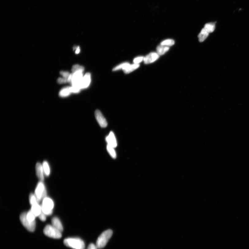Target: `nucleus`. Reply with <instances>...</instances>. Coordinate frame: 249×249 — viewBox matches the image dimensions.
Masks as SVG:
<instances>
[{"instance_id":"obj_31","label":"nucleus","mask_w":249,"mask_h":249,"mask_svg":"<svg viewBox=\"0 0 249 249\" xmlns=\"http://www.w3.org/2000/svg\"><path fill=\"white\" fill-rule=\"evenodd\" d=\"M96 245L94 244L93 243H91L88 246L86 249H98Z\"/></svg>"},{"instance_id":"obj_21","label":"nucleus","mask_w":249,"mask_h":249,"mask_svg":"<svg viewBox=\"0 0 249 249\" xmlns=\"http://www.w3.org/2000/svg\"><path fill=\"white\" fill-rule=\"evenodd\" d=\"M26 217L27 219L31 222H36L35 218H36V216L31 210L26 213Z\"/></svg>"},{"instance_id":"obj_8","label":"nucleus","mask_w":249,"mask_h":249,"mask_svg":"<svg viewBox=\"0 0 249 249\" xmlns=\"http://www.w3.org/2000/svg\"><path fill=\"white\" fill-rule=\"evenodd\" d=\"M159 57V55L157 53L151 52L146 56L143 61L145 64H150L157 60Z\"/></svg>"},{"instance_id":"obj_12","label":"nucleus","mask_w":249,"mask_h":249,"mask_svg":"<svg viewBox=\"0 0 249 249\" xmlns=\"http://www.w3.org/2000/svg\"><path fill=\"white\" fill-rule=\"evenodd\" d=\"M52 225L59 231L62 232L63 231V227L59 219L57 217H53L51 221Z\"/></svg>"},{"instance_id":"obj_17","label":"nucleus","mask_w":249,"mask_h":249,"mask_svg":"<svg viewBox=\"0 0 249 249\" xmlns=\"http://www.w3.org/2000/svg\"><path fill=\"white\" fill-rule=\"evenodd\" d=\"M140 66L139 64H129V65L127 68L123 70L125 74H128L134 70L137 69Z\"/></svg>"},{"instance_id":"obj_11","label":"nucleus","mask_w":249,"mask_h":249,"mask_svg":"<svg viewBox=\"0 0 249 249\" xmlns=\"http://www.w3.org/2000/svg\"><path fill=\"white\" fill-rule=\"evenodd\" d=\"M42 205L47 209L51 210H52L54 206L53 200L49 197H47L43 199Z\"/></svg>"},{"instance_id":"obj_29","label":"nucleus","mask_w":249,"mask_h":249,"mask_svg":"<svg viewBox=\"0 0 249 249\" xmlns=\"http://www.w3.org/2000/svg\"><path fill=\"white\" fill-rule=\"evenodd\" d=\"M144 58L142 56L138 57L134 59V64H139L143 60H144Z\"/></svg>"},{"instance_id":"obj_5","label":"nucleus","mask_w":249,"mask_h":249,"mask_svg":"<svg viewBox=\"0 0 249 249\" xmlns=\"http://www.w3.org/2000/svg\"><path fill=\"white\" fill-rule=\"evenodd\" d=\"M20 220L21 224L27 230L30 232L35 231L36 227V222H31L26 217V213H21L20 216Z\"/></svg>"},{"instance_id":"obj_18","label":"nucleus","mask_w":249,"mask_h":249,"mask_svg":"<svg viewBox=\"0 0 249 249\" xmlns=\"http://www.w3.org/2000/svg\"><path fill=\"white\" fill-rule=\"evenodd\" d=\"M71 93L70 87L64 88L61 89L59 92V95L62 97L68 96Z\"/></svg>"},{"instance_id":"obj_25","label":"nucleus","mask_w":249,"mask_h":249,"mask_svg":"<svg viewBox=\"0 0 249 249\" xmlns=\"http://www.w3.org/2000/svg\"><path fill=\"white\" fill-rule=\"evenodd\" d=\"M84 70V68L83 67L77 64L73 66L72 69L73 73L79 71L83 72Z\"/></svg>"},{"instance_id":"obj_10","label":"nucleus","mask_w":249,"mask_h":249,"mask_svg":"<svg viewBox=\"0 0 249 249\" xmlns=\"http://www.w3.org/2000/svg\"><path fill=\"white\" fill-rule=\"evenodd\" d=\"M36 171L37 176L40 181L44 180V174L42 165L40 163H37L36 166Z\"/></svg>"},{"instance_id":"obj_23","label":"nucleus","mask_w":249,"mask_h":249,"mask_svg":"<svg viewBox=\"0 0 249 249\" xmlns=\"http://www.w3.org/2000/svg\"><path fill=\"white\" fill-rule=\"evenodd\" d=\"M175 42L174 40L172 39H167L162 41L161 45L163 46H167V47H170L174 45Z\"/></svg>"},{"instance_id":"obj_9","label":"nucleus","mask_w":249,"mask_h":249,"mask_svg":"<svg viewBox=\"0 0 249 249\" xmlns=\"http://www.w3.org/2000/svg\"><path fill=\"white\" fill-rule=\"evenodd\" d=\"M105 140L108 143V145L112 146L114 148L117 147V140H116L115 135L113 132H111L106 137Z\"/></svg>"},{"instance_id":"obj_30","label":"nucleus","mask_w":249,"mask_h":249,"mask_svg":"<svg viewBox=\"0 0 249 249\" xmlns=\"http://www.w3.org/2000/svg\"><path fill=\"white\" fill-rule=\"evenodd\" d=\"M46 215L42 212L40 213V214L39 216L40 220L43 221H44L46 220Z\"/></svg>"},{"instance_id":"obj_3","label":"nucleus","mask_w":249,"mask_h":249,"mask_svg":"<svg viewBox=\"0 0 249 249\" xmlns=\"http://www.w3.org/2000/svg\"><path fill=\"white\" fill-rule=\"evenodd\" d=\"M43 232L46 236L53 239H59L62 237L61 232L50 224L45 227Z\"/></svg>"},{"instance_id":"obj_27","label":"nucleus","mask_w":249,"mask_h":249,"mask_svg":"<svg viewBox=\"0 0 249 249\" xmlns=\"http://www.w3.org/2000/svg\"><path fill=\"white\" fill-rule=\"evenodd\" d=\"M70 89L71 93H78L81 90V89L79 86H72L71 87H70Z\"/></svg>"},{"instance_id":"obj_2","label":"nucleus","mask_w":249,"mask_h":249,"mask_svg":"<svg viewBox=\"0 0 249 249\" xmlns=\"http://www.w3.org/2000/svg\"><path fill=\"white\" fill-rule=\"evenodd\" d=\"M113 234V231L110 229L107 230L102 233L97 240L96 245L97 248L102 249L104 247L112 237Z\"/></svg>"},{"instance_id":"obj_24","label":"nucleus","mask_w":249,"mask_h":249,"mask_svg":"<svg viewBox=\"0 0 249 249\" xmlns=\"http://www.w3.org/2000/svg\"><path fill=\"white\" fill-rule=\"evenodd\" d=\"M129 64H130L128 63V62H126V63H122L120 65H119L118 66H117L114 67V68L113 69V71H117V70L121 69H122L123 70H124L126 69L127 67L129 65Z\"/></svg>"},{"instance_id":"obj_13","label":"nucleus","mask_w":249,"mask_h":249,"mask_svg":"<svg viewBox=\"0 0 249 249\" xmlns=\"http://www.w3.org/2000/svg\"><path fill=\"white\" fill-rule=\"evenodd\" d=\"M31 210L36 217L39 216L40 213L42 212L41 206H40L38 204L32 205Z\"/></svg>"},{"instance_id":"obj_19","label":"nucleus","mask_w":249,"mask_h":249,"mask_svg":"<svg viewBox=\"0 0 249 249\" xmlns=\"http://www.w3.org/2000/svg\"><path fill=\"white\" fill-rule=\"evenodd\" d=\"M42 166L45 174L47 176H48L50 175V169L49 165H48L47 161H44L43 162Z\"/></svg>"},{"instance_id":"obj_20","label":"nucleus","mask_w":249,"mask_h":249,"mask_svg":"<svg viewBox=\"0 0 249 249\" xmlns=\"http://www.w3.org/2000/svg\"><path fill=\"white\" fill-rule=\"evenodd\" d=\"M114 147L109 145H107V150L108 153L112 157L113 159H115L116 157V154L115 150Z\"/></svg>"},{"instance_id":"obj_6","label":"nucleus","mask_w":249,"mask_h":249,"mask_svg":"<svg viewBox=\"0 0 249 249\" xmlns=\"http://www.w3.org/2000/svg\"><path fill=\"white\" fill-rule=\"evenodd\" d=\"M95 116L99 125L102 128H106L107 126V121L101 112L99 110H96L95 112Z\"/></svg>"},{"instance_id":"obj_4","label":"nucleus","mask_w":249,"mask_h":249,"mask_svg":"<svg viewBox=\"0 0 249 249\" xmlns=\"http://www.w3.org/2000/svg\"><path fill=\"white\" fill-rule=\"evenodd\" d=\"M47 194V191L44 184L42 181H40L37 184L35 192V195L36 197L38 202L39 203L41 200L45 198Z\"/></svg>"},{"instance_id":"obj_33","label":"nucleus","mask_w":249,"mask_h":249,"mask_svg":"<svg viewBox=\"0 0 249 249\" xmlns=\"http://www.w3.org/2000/svg\"><path fill=\"white\" fill-rule=\"evenodd\" d=\"M75 53L78 54L80 52V48L79 47H77L76 48H75Z\"/></svg>"},{"instance_id":"obj_14","label":"nucleus","mask_w":249,"mask_h":249,"mask_svg":"<svg viewBox=\"0 0 249 249\" xmlns=\"http://www.w3.org/2000/svg\"><path fill=\"white\" fill-rule=\"evenodd\" d=\"M209 33L204 28L202 29L201 32L199 34L198 37L199 41L200 42H203L207 39Z\"/></svg>"},{"instance_id":"obj_7","label":"nucleus","mask_w":249,"mask_h":249,"mask_svg":"<svg viewBox=\"0 0 249 249\" xmlns=\"http://www.w3.org/2000/svg\"><path fill=\"white\" fill-rule=\"evenodd\" d=\"M91 82V75L88 73L83 77L80 83L79 87L81 89L87 88Z\"/></svg>"},{"instance_id":"obj_22","label":"nucleus","mask_w":249,"mask_h":249,"mask_svg":"<svg viewBox=\"0 0 249 249\" xmlns=\"http://www.w3.org/2000/svg\"><path fill=\"white\" fill-rule=\"evenodd\" d=\"M29 201L31 205L38 204L36 197L35 194L31 193L29 196Z\"/></svg>"},{"instance_id":"obj_16","label":"nucleus","mask_w":249,"mask_h":249,"mask_svg":"<svg viewBox=\"0 0 249 249\" xmlns=\"http://www.w3.org/2000/svg\"><path fill=\"white\" fill-rule=\"evenodd\" d=\"M216 28V23L211 22L205 24L204 28L208 32L212 33L215 30Z\"/></svg>"},{"instance_id":"obj_1","label":"nucleus","mask_w":249,"mask_h":249,"mask_svg":"<svg viewBox=\"0 0 249 249\" xmlns=\"http://www.w3.org/2000/svg\"><path fill=\"white\" fill-rule=\"evenodd\" d=\"M64 243L67 247L74 249H85L83 241L78 238H68L65 239Z\"/></svg>"},{"instance_id":"obj_15","label":"nucleus","mask_w":249,"mask_h":249,"mask_svg":"<svg viewBox=\"0 0 249 249\" xmlns=\"http://www.w3.org/2000/svg\"><path fill=\"white\" fill-rule=\"evenodd\" d=\"M169 50V47L167 46H163L160 45L158 46L156 48L157 53L159 56L164 55Z\"/></svg>"},{"instance_id":"obj_28","label":"nucleus","mask_w":249,"mask_h":249,"mask_svg":"<svg viewBox=\"0 0 249 249\" xmlns=\"http://www.w3.org/2000/svg\"><path fill=\"white\" fill-rule=\"evenodd\" d=\"M60 74L63 76V78L67 79L68 82L69 77L71 74H70L68 72L65 71H61Z\"/></svg>"},{"instance_id":"obj_26","label":"nucleus","mask_w":249,"mask_h":249,"mask_svg":"<svg viewBox=\"0 0 249 249\" xmlns=\"http://www.w3.org/2000/svg\"><path fill=\"white\" fill-rule=\"evenodd\" d=\"M41 206L42 212L43 213H44L45 215L47 216H49L51 215H52V213L53 212L52 210H51L47 209V208H46L44 207H43L42 205H41Z\"/></svg>"},{"instance_id":"obj_32","label":"nucleus","mask_w":249,"mask_h":249,"mask_svg":"<svg viewBox=\"0 0 249 249\" xmlns=\"http://www.w3.org/2000/svg\"><path fill=\"white\" fill-rule=\"evenodd\" d=\"M58 82L59 83H63L67 82V81L63 78H59L58 80Z\"/></svg>"}]
</instances>
